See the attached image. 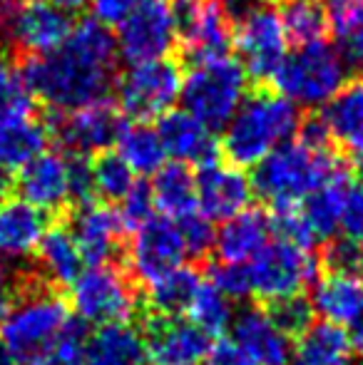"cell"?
<instances>
[{"label": "cell", "mask_w": 363, "mask_h": 365, "mask_svg": "<svg viewBox=\"0 0 363 365\" xmlns=\"http://www.w3.org/2000/svg\"><path fill=\"white\" fill-rule=\"evenodd\" d=\"M194 182L197 207L209 221H227L252 204V179L234 164H224L219 159L202 164L194 174Z\"/></svg>", "instance_id": "cell-18"}, {"label": "cell", "mask_w": 363, "mask_h": 365, "mask_svg": "<svg viewBox=\"0 0 363 365\" xmlns=\"http://www.w3.org/2000/svg\"><path fill=\"white\" fill-rule=\"evenodd\" d=\"M90 328L83 318H70L50 346L45 365H88Z\"/></svg>", "instance_id": "cell-38"}, {"label": "cell", "mask_w": 363, "mask_h": 365, "mask_svg": "<svg viewBox=\"0 0 363 365\" xmlns=\"http://www.w3.org/2000/svg\"><path fill=\"white\" fill-rule=\"evenodd\" d=\"M0 365H18V361L10 356V351L3 346V343H0Z\"/></svg>", "instance_id": "cell-55"}, {"label": "cell", "mask_w": 363, "mask_h": 365, "mask_svg": "<svg viewBox=\"0 0 363 365\" xmlns=\"http://www.w3.org/2000/svg\"><path fill=\"white\" fill-rule=\"evenodd\" d=\"M5 10H8V0H0V18L5 15Z\"/></svg>", "instance_id": "cell-56"}, {"label": "cell", "mask_w": 363, "mask_h": 365, "mask_svg": "<svg viewBox=\"0 0 363 365\" xmlns=\"http://www.w3.org/2000/svg\"><path fill=\"white\" fill-rule=\"evenodd\" d=\"M145 338L130 323H115V326H100L88 341V365H147Z\"/></svg>", "instance_id": "cell-27"}, {"label": "cell", "mask_w": 363, "mask_h": 365, "mask_svg": "<svg viewBox=\"0 0 363 365\" xmlns=\"http://www.w3.org/2000/svg\"><path fill=\"white\" fill-rule=\"evenodd\" d=\"M247 269L252 296H257L259 303L304 293L321 274L319 256L311 254V249H301L284 239L269 241L249 261Z\"/></svg>", "instance_id": "cell-8"}, {"label": "cell", "mask_w": 363, "mask_h": 365, "mask_svg": "<svg viewBox=\"0 0 363 365\" xmlns=\"http://www.w3.org/2000/svg\"><path fill=\"white\" fill-rule=\"evenodd\" d=\"M341 55L354 68H363V5L351 15V20L334 35Z\"/></svg>", "instance_id": "cell-45"}, {"label": "cell", "mask_w": 363, "mask_h": 365, "mask_svg": "<svg viewBox=\"0 0 363 365\" xmlns=\"http://www.w3.org/2000/svg\"><path fill=\"white\" fill-rule=\"evenodd\" d=\"M92 187L100 199L120 204L135 187V172L117 152H102L92 162Z\"/></svg>", "instance_id": "cell-36"}, {"label": "cell", "mask_w": 363, "mask_h": 365, "mask_svg": "<svg viewBox=\"0 0 363 365\" xmlns=\"http://www.w3.org/2000/svg\"><path fill=\"white\" fill-rule=\"evenodd\" d=\"M33 107H35V97L30 95V90L20 80V75L10 77L0 87V122L33 115Z\"/></svg>", "instance_id": "cell-44"}, {"label": "cell", "mask_w": 363, "mask_h": 365, "mask_svg": "<svg viewBox=\"0 0 363 365\" xmlns=\"http://www.w3.org/2000/svg\"><path fill=\"white\" fill-rule=\"evenodd\" d=\"M182 229L184 244H187V256L192 259H207L209 251L214 249V239H217V231H214L212 221L204 217L202 212H194L182 221H177Z\"/></svg>", "instance_id": "cell-42"}, {"label": "cell", "mask_w": 363, "mask_h": 365, "mask_svg": "<svg viewBox=\"0 0 363 365\" xmlns=\"http://www.w3.org/2000/svg\"><path fill=\"white\" fill-rule=\"evenodd\" d=\"M122 127H125L122 112L112 107L107 100L88 105L83 110L55 115L53 120L58 142L70 154H80V157L107 152V147L117 142Z\"/></svg>", "instance_id": "cell-17"}, {"label": "cell", "mask_w": 363, "mask_h": 365, "mask_svg": "<svg viewBox=\"0 0 363 365\" xmlns=\"http://www.w3.org/2000/svg\"><path fill=\"white\" fill-rule=\"evenodd\" d=\"M137 316V331L145 338L150 361L157 365H199L207 361L214 341L192 321L155 313L145 306V301Z\"/></svg>", "instance_id": "cell-14"}, {"label": "cell", "mask_w": 363, "mask_h": 365, "mask_svg": "<svg viewBox=\"0 0 363 365\" xmlns=\"http://www.w3.org/2000/svg\"><path fill=\"white\" fill-rule=\"evenodd\" d=\"M13 291L15 308L0 323V343L20 365H38L70 321V301L63 289L40 274L38 266H20L13 279Z\"/></svg>", "instance_id": "cell-1"}, {"label": "cell", "mask_w": 363, "mask_h": 365, "mask_svg": "<svg viewBox=\"0 0 363 365\" xmlns=\"http://www.w3.org/2000/svg\"><path fill=\"white\" fill-rule=\"evenodd\" d=\"M48 127L33 115L0 122V167L8 172H20L25 164L45 152Z\"/></svg>", "instance_id": "cell-29"}, {"label": "cell", "mask_w": 363, "mask_h": 365, "mask_svg": "<svg viewBox=\"0 0 363 365\" xmlns=\"http://www.w3.org/2000/svg\"><path fill=\"white\" fill-rule=\"evenodd\" d=\"M157 135L167 157H175V162L202 167L219 159V142L214 132L187 110H170L167 115H162Z\"/></svg>", "instance_id": "cell-21"}, {"label": "cell", "mask_w": 363, "mask_h": 365, "mask_svg": "<svg viewBox=\"0 0 363 365\" xmlns=\"http://www.w3.org/2000/svg\"><path fill=\"white\" fill-rule=\"evenodd\" d=\"M140 3L142 0H90L92 20L107 25V28L110 25H120Z\"/></svg>", "instance_id": "cell-47"}, {"label": "cell", "mask_w": 363, "mask_h": 365, "mask_svg": "<svg viewBox=\"0 0 363 365\" xmlns=\"http://www.w3.org/2000/svg\"><path fill=\"white\" fill-rule=\"evenodd\" d=\"M45 229H48L45 212L30 207L23 199L0 202V254L3 256L20 259L35 251Z\"/></svg>", "instance_id": "cell-25"}, {"label": "cell", "mask_w": 363, "mask_h": 365, "mask_svg": "<svg viewBox=\"0 0 363 365\" xmlns=\"http://www.w3.org/2000/svg\"><path fill=\"white\" fill-rule=\"evenodd\" d=\"M182 77L180 65L170 58L130 65L117 80V107L135 122L167 115L182 95Z\"/></svg>", "instance_id": "cell-9"}, {"label": "cell", "mask_w": 363, "mask_h": 365, "mask_svg": "<svg viewBox=\"0 0 363 365\" xmlns=\"http://www.w3.org/2000/svg\"><path fill=\"white\" fill-rule=\"evenodd\" d=\"M202 274L197 266H180V269L170 271L162 279H157L152 286L142 291V301L150 311L162 313V316L180 318L187 313L189 303H192L194 293L202 286Z\"/></svg>", "instance_id": "cell-32"}, {"label": "cell", "mask_w": 363, "mask_h": 365, "mask_svg": "<svg viewBox=\"0 0 363 365\" xmlns=\"http://www.w3.org/2000/svg\"><path fill=\"white\" fill-rule=\"evenodd\" d=\"M346 333H349V341H351L354 353H359V356L363 358V313L356 318L354 323H351L349 328H346Z\"/></svg>", "instance_id": "cell-51"}, {"label": "cell", "mask_w": 363, "mask_h": 365, "mask_svg": "<svg viewBox=\"0 0 363 365\" xmlns=\"http://www.w3.org/2000/svg\"><path fill=\"white\" fill-rule=\"evenodd\" d=\"M351 182L349 169L334 177L329 184L306 197L301 202V214H304L306 224L311 229L316 244H326L329 239L339 236V221H341V207H344L346 187Z\"/></svg>", "instance_id": "cell-31"}, {"label": "cell", "mask_w": 363, "mask_h": 365, "mask_svg": "<svg viewBox=\"0 0 363 365\" xmlns=\"http://www.w3.org/2000/svg\"><path fill=\"white\" fill-rule=\"evenodd\" d=\"M10 187H13V179H10V172H8V169L0 167V202H3V199L8 197Z\"/></svg>", "instance_id": "cell-54"}, {"label": "cell", "mask_w": 363, "mask_h": 365, "mask_svg": "<svg viewBox=\"0 0 363 365\" xmlns=\"http://www.w3.org/2000/svg\"><path fill=\"white\" fill-rule=\"evenodd\" d=\"M209 284L217 286L229 301H244L252 296V281H249L247 264H212L209 266Z\"/></svg>", "instance_id": "cell-41"}, {"label": "cell", "mask_w": 363, "mask_h": 365, "mask_svg": "<svg viewBox=\"0 0 363 365\" xmlns=\"http://www.w3.org/2000/svg\"><path fill=\"white\" fill-rule=\"evenodd\" d=\"M341 157L363 174V82H349L321 112Z\"/></svg>", "instance_id": "cell-22"}, {"label": "cell", "mask_w": 363, "mask_h": 365, "mask_svg": "<svg viewBox=\"0 0 363 365\" xmlns=\"http://www.w3.org/2000/svg\"><path fill=\"white\" fill-rule=\"evenodd\" d=\"M68 184H70V202L75 207L92 202L95 187H92V162L88 157L73 154L68 159Z\"/></svg>", "instance_id": "cell-46"}, {"label": "cell", "mask_w": 363, "mask_h": 365, "mask_svg": "<svg viewBox=\"0 0 363 365\" xmlns=\"http://www.w3.org/2000/svg\"><path fill=\"white\" fill-rule=\"evenodd\" d=\"M117 28V58L127 65L167 58L177 43L175 18L167 0H142Z\"/></svg>", "instance_id": "cell-11"}, {"label": "cell", "mask_w": 363, "mask_h": 365, "mask_svg": "<svg viewBox=\"0 0 363 365\" xmlns=\"http://www.w3.org/2000/svg\"><path fill=\"white\" fill-rule=\"evenodd\" d=\"M269 236H272L269 212L249 207L224 221L214 239V251L224 264H249L269 244Z\"/></svg>", "instance_id": "cell-23"}, {"label": "cell", "mask_w": 363, "mask_h": 365, "mask_svg": "<svg viewBox=\"0 0 363 365\" xmlns=\"http://www.w3.org/2000/svg\"><path fill=\"white\" fill-rule=\"evenodd\" d=\"M15 189L30 207L40 212H60L70 202L68 159L58 152H43L20 169Z\"/></svg>", "instance_id": "cell-20"}, {"label": "cell", "mask_w": 363, "mask_h": 365, "mask_svg": "<svg viewBox=\"0 0 363 365\" xmlns=\"http://www.w3.org/2000/svg\"><path fill=\"white\" fill-rule=\"evenodd\" d=\"M207 365H259L254 363L242 348L234 341H227V338H219L217 343H212V351H209Z\"/></svg>", "instance_id": "cell-48"}, {"label": "cell", "mask_w": 363, "mask_h": 365, "mask_svg": "<svg viewBox=\"0 0 363 365\" xmlns=\"http://www.w3.org/2000/svg\"><path fill=\"white\" fill-rule=\"evenodd\" d=\"M219 5H222V10L227 13V18L234 20V23L239 25L242 20H247L252 13L267 8L269 0H219Z\"/></svg>", "instance_id": "cell-50"}, {"label": "cell", "mask_w": 363, "mask_h": 365, "mask_svg": "<svg viewBox=\"0 0 363 365\" xmlns=\"http://www.w3.org/2000/svg\"><path fill=\"white\" fill-rule=\"evenodd\" d=\"M232 341L259 365H289L294 343L279 331L262 306H247L232 318Z\"/></svg>", "instance_id": "cell-19"}, {"label": "cell", "mask_w": 363, "mask_h": 365, "mask_svg": "<svg viewBox=\"0 0 363 365\" xmlns=\"http://www.w3.org/2000/svg\"><path fill=\"white\" fill-rule=\"evenodd\" d=\"M48 3H53L55 8L65 10V13H75V10L85 8V5H88L90 0H48Z\"/></svg>", "instance_id": "cell-52"}, {"label": "cell", "mask_w": 363, "mask_h": 365, "mask_svg": "<svg viewBox=\"0 0 363 365\" xmlns=\"http://www.w3.org/2000/svg\"><path fill=\"white\" fill-rule=\"evenodd\" d=\"M234 43L242 55V68L252 80L272 82L274 73L286 58L289 38H286L284 23H281L279 10L267 8L252 13L247 20L237 25Z\"/></svg>", "instance_id": "cell-15"}, {"label": "cell", "mask_w": 363, "mask_h": 365, "mask_svg": "<svg viewBox=\"0 0 363 365\" xmlns=\"http://www.w3.org/2000/svg\"><path fill=\"white\" fill-rule=\"evenodd\" d=\"M301 122L304 117L294 102L279 92L257 90L242 102L237 115L224 127L219 147L234 167H257L269 152L294 140Z\"/></svg>", "instance_id": "cell-4"}, {"label": "cell", "mask_w": 363, "mask_h": 365, "mask_svg": "<svg viewBox=\"0 0 363 365\" xmlns=\"http://www.w3.org/2000/svg\"><path fill=\"white\" fill-rule=\"evenodd\" d=\"M326 10V20H329L331 33H339L346 23L351 20V15L363 5V0H321Z\"/></svg>", "instance_id": "cell-49"}, {"label": "cell", "mask_w": 363, "mask_h": 365, "mask_svg": "<svg viewBox=\"0 0 363 365\" xmlns=\"http://www.w3.org/2000/svg\"><path fill=\"white\" fill-rule=\"evenodd\" d=\"M120 214L125 229L137 231L142 224H147L152 217H155V199H152V192L145 182H135V187L127 192V197L120 202Z\"/></svg>", "instance_id": "cell-43"}, {"label": "cell", "mask_w": 363, "mask_h": 365, "mask_svg": "<svg viewBox=\"0 0 363 365\" xmlns=\"http://www.w3.org/2000/svg\"><path fill=\"white\" fill-rule=\"evenodd\" d=\"M344 365H363V358H359V361H354V358H351V361L344 363Z\"/></svg>", "instance_id": "cell-57"}, {"label": "cell", "mask_w": 363, "mask_h": 365, "mask_svg": "<svg viewBox=\"0 0 363 365\" xmlns=\"http://www.w3.org/2000/svg\"><path fill=\"white\" fill-rule=\"evenodd\" d=\"M249 75L242 63L227 58L194 63L182 77L184 110L209 130H224L247 100Z\"/></svg>", "instance_id": "cell-6"}, {"label": "cell", "mask_w": 363, "mask_h": 365, "mask_svg": "<svg viewBox=\"0 0 363 365\" xmlns=\"http://www.w3.org/2000/svg\"><path fill=\"white\" fill-rule=\"evenodd\" d=\"M115 145H117V154L140 177L160 172L167 164V152L162 147L160 135L150 125H145V122H135V125L122 127Z\"/></svg>", "instance_id": "cell-33"}, {"label": "cell", "mask_w": 363, "mask_h": 365, "mask_svg": "<svg viewBox=\"0 0 363 365\" xmlns=\"http://www.w3.org/2000/svg\"><path fill=\"white\" fill-rule=\"evenodd\" d=\"M346 169V159L336 154L334 147H314L296 137L279 145L254 167L252 189L272 207L301 204Z\"/></svg>", "instance_id": "cell-3"}, {"label": "cell", "mask_w": 363, "mask_h": 365, "mask_svg": "<svg viewBox=\"0 0 363 365\" xmlns=\"http://www.w3.org/2000/svg\"><path fill=\"white\" fill-rule=\"evenodd\" d=\"M311 289V306L321 321L349 328L363 313V279L339 274H319Z\"/></svg>", "instance_id": "cell-24"}, {"label": "cell", "mask_w": 363, "mask_h": 365, "mask_svg": "<svg viewBox=\"0 0 363 365\" xmlns=\"http://www.w3.org/2000/svg\"><path fill=\"white\" fill-rule=\"evenodd\" d=\"M112 65L92 60L70 45L50 55L28 58L20 68V80L58 115L83 110L95 102H105L112 87Z\"/></svg>", "instance_id": "cell-2"}, {"label": "cell", "mask_w": 363, "mask_h": 365, "mask_svg": "<svg viewBox=\"0 0 363 365\" xmlns=\"http://www.w3.org/2000/svg\"><path fill=\"white\" fill-rule=\"evenodd\" d=\"M279 15L284 23L286 38L296 48L326 40L324 35L329 30V20H326V10L321 0H284Z\"/></svg>", "instance_id": "cell-34"}, {"label": "cell", "mask_w": 363, "mask_h": 365, "mask_svg": "<svg viewBox=\"0 0 363 365\" xmlns=\"http://www.w3.org/2000/svg\"><path fill=\"white\" fill-rule=\"evenodd\" d=\"M351 341L346 328L329 321L311 323L309 331L296 338L294 358L299 365H344L351 361Z\"/></svg>", "instance_id": "cell-30"}, {"label": "cell", "mask_w": 363, "mask_h": 365, "mask_svg": "<svg viewBox=\"0 0 363 365\" xmlns=\"http://www.w3.org/2000/svg\"><path fill=\"white\" fill-rule=\"evenodd\" d=\"M187 313V321H192L197 328H202L209 338H222L229 331L234 318L232 301L217 286L209 284V281H202L199 291L194 293L192 303H189Z\"/></svg>", "instance_id": "cell-35"}, {"label": "cell", "mask_w": 363, "mask_h": 365, "mask_svg": "<svg viewBox=\"0 0 363 365\" xmlns=\"http://www.w3.org/2000/svg\"><path fill=\"white\" fill-rule=\"evenodd\" d=\"M35 256H38L40 274L58 289L73 286L78 276L83 274V254H80L68 226L55 224L45 229L40 244L35 246Z\"/></svg>", "instance_id": "cell-26"}, {"label": "cell", "mask_w": 363, "mask_h": 365, "mask_svg": "<svg viewBox=\"0 0 363 365\" xmlns=\"http://www.w3.org/2000/svg\"><path fill=\"white\" fill-rule=\"evenodd\" d=\"M10 77H15V70H13V65H10L8 55L0 50V87H3L5 82L10 80Z\"/></svg>", "instance_id": "cell-53"}, {"label": "cell", "mask_w": 363, "mask_h": 365, "mask_svg": "<svg viewBox=\"0 0 363 365\" xmlns=\"http://www.w3.org/2000/svg\"><path fill=\"white\" fill-rule=\"evenodd\" d=\"M68 229L78 244L83 261L90 266H120V256L127 251L125 246V224H122L117 209L107 204H80L70 212Z\"/></svg>", "instance_id": "cell-16"}, {"label": "cell", "mask_w": 363, "mask_h": 365, "mask_svg": "<svg viewBox=\"0 0 363 365\" xmlns=\"http://www.w3.org/2000/svg\"><path fill=\"white\" fill-rule=\"evenodd\" d=\"M127 266L137 286L142 291L162 279L170 271L184 266L187 244L177 221L167 217H152L135 231V239L127 244Z\"/></svg>", "instance_id": "cell-10"}, {"label": "cell", "mask_w": 363, "mask_h": 365, "mask_svg": "<svg viewBox=\"0 0 363 365\" xmlns=\"http://www.w3.org/2000/svg\"><path fill=\"white\" fill-rule=\"evenodd\" d=\"M349 75L351 65L346 63L341 50L329 40H319L286 55L272 77V85L296 107L319 110L349 85Z\"/></svg>", "instance_id": "cell-5"}, {"label": "cell", "mask_w": 363, "mask_h": 365, "mask_svg": "<svg viewBox=\"0 0 363 365\" xmlns=\"http://www.w3.org/2000/svg\"><path fill=\"white\" fill-rule=\"evenodd\" d=\"M262 308L269 316V321H272L284 336H289L291 341H296L301 333L309 331V326L316 318L314 306H311V298L306 296V293L276 298V301L262 303Z\"/></svg>", "instance_id": "cell-37"}, {"label": "cell", "mask_w": 363, "mask_h": 365, "mask_svg": "<svg viewBox=\"0 0 363 365\" xmlns=\"http://www.w3.org/2000/svg\"><path fill=\"white\" fill-rule=\"evenodd\" d=\"M142 306V291L120 266H90L73 284V308L85 323H130Z\"/></svg>", "instance_id": "cell-7"}, {"label": "cell", "mask_w": 363, "mask_h": 365, "mask_svg": "<svg viewBox=\"0 0 363 365\" xmlns=\"http://www.w3.org/2000/svg\"><path fill=\"white\" fill-rule=\"evenodd\" d=\"M5 38L30 55H50L60 50L73 30L70 13L55 8L48 0H18L3 15Z\"/></svg>", "instance_id": "cell-13"}, {"label": "cell", "mask_w": 363, "mask_h": 365, "mask_svg": "<svg viewBox=\"0 0 363 365\" xmlns=\"http://www.w3.org/2000/svg\"><path fill=\"white\" fill-rule=\"evenodd\" d=\"M177 40H182L189 63L227 58L232 48V20L219 0H172Z\"/></svg>", "instance_id": "cell-12"}, {"label": "cell", "mask_w": 363, "mask_h": 365, "mask_svg": "<svg viewBox=\"0 0 363 365\" xmlns=\"http://www.w3.org/2000/svg\"><path fill=\"white\" fill-rule=\"evenodd\" d=\"M150 192L155 199V209H160L162 217L172 221H182L189 214L199 212L197 182H194V174L189 172V167L182 162L165 164L160 172H155Z\"/></svg>", "instance_id": "cell-28"}, {"label": "cell", "mask_w": 363, "mask_h": 365, "mask_svg": "<svg viewBox=\"0 0 363 365\" xmlns=\"http://www.w3.org/2000/svg\"><path fill=\"white\" fill-rule=\"evenodd\" d=\"M339 231L344 239L354 241L356 246L363 249V174L356 179L351 177L349 187H346Z\"/></svg>", "instance_id": "cell-40"}, {"label": "cell", "mask_w": 363, "mask_h": 365, "mask_svg": "<svg viewBox=\"0 0 363 365\" xmlns=\"http://www.w3.org/2000/svg\"><path fill=\"white\" fill-rule=\"evenodd\" d=\"M321 274H339L363 279V249L344 236H334L324 244L319 256Z\"/></svg>", "instance_id": "cell-39"}]
</instances>
